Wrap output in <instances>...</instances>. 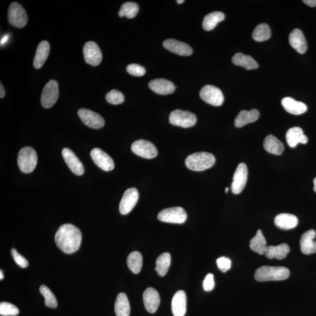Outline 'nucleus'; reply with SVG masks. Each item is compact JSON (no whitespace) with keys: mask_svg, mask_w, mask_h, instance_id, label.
<instances>
[{"mask_svg":"<svg viewBox=\"0 0 316 316\" xmlns=\"http://www.w3.org/2000/svg\"><path fill=\"white\" fill-rule=\"evenodd\" d=\"M248 179L247 166L244 163H240L233 176L232 184V192L235 194L241 193L244 189Z\"/></svg>","mask_w":316,"mask_h":316,"instance_id":"nucleus-13","label":"nucleus"},{"mask_svg":"<svg viewBox=\"0 0 316 316\" xmlns=\"http://www.w3.org/2000/svg\"><path fill=\"white\" fill-rule=\"evenodd\" d=\"M105 99L111 105H118L124 102V96L120 91L112 90L107 94Z\"/></svg>","mask_w":316,"mask_h":316,"instance_id":"nucleus-40","label":"nucleus"},{"mask_svg":"<svg viewBox=\"0 0 316 316\" xmlns=\"http://www.w3.org/2000/svg\"><path fill=\"white\" fill-rule=\"evenodd\" d=\"M215 286L214 275L212 273L207 275L203 281V287L204 290L207 291L213 290Z\"/></svg>","mask_w":316,"mask_h":316,"instance_id":"nucleus-44","label":"nucleus"},{"mask_svg":"<svg viewBox=\"0 0 316 316\" xmlns=\"http://www.w3.org/2000/svg\"><path fill=\"white\" fill-rule=\"evenodd\" d=\"M281 103L285 110L291 114H302L308 110V107L305 103L296 101L291 97H285L282 100Z\"/></svg>","mask_w":316,"mask_h":316,"instance_id":"nucleus-24","label":"nucleus"},{"mask_svg":"<svg viewBox=\"0 0 316 316\" xmlns=\"http://www.w3.org/2000/svg\"><path fill=\"white\" fill-rule=\"evenodd\" d=\"M225 19V15L220 11H214L204 18L203 21V29L207 31H211L217 24Z\"/></svg>","mask_w":316,"mask_h":316,"instance_id":"nucleus-32","label":"nucleus"},{"mask_svg":"<svg viewBox=\"0 0 316 316\" xmlns=\"http://www.w3.org/2000/svg\"><path fill=\"white\" fill-rule=\"evenodd\" d=\"M132 151L136 156L146 159H153L158 155V150L153 143L144 139H139L132 143Z\"/></svg>","mask_w":316,"mask_h":316,"instance_id":"nucleus-10","label":"nucleus"},{"mask_svg":"<svg viewBox=\"0 0 316 316\" xmlns=\"http://www.w3.org/2000/svg\"><path fill=\"white\" fill-rule=\"evenodd\" d=\"M85 61L89 65L97 66L102 61V53L98 45L95 42L89 41L83 47Z\"/></svg>","mask_w":316,"mask_h":316,"instance_id":"nucleus-14","label":"nucleus"},{"mask_svg":"<svg viewBox=\"0 0 316 316\" xmlns=\"http://www.w3.org/2000/svg\"><path fill=\"white\" fill-rule=\"evenodd\" d=\"M19 313V309L13 304L8 302L0 303V315L2 316H16Z\"/></svg>","mask_w":316,"mask_h":316,"instance_id":"nucleus-39","label":"nucleus"},{"mask_svg":"<svg viewBox=\"0 0 316 316\" xmlns=\"http://www.w3.org/2000/svg\"><path fill=\"white\" fill-rule=\"evenodd\" d=\"M158 218L165 223L183 224L187 219V213L181 207H174L163 210L158 214Z\"/></svg>","mask_w":316,"mask_h":316,"instance_id":"nucleus-6","label":"nucleus"},{"mask_svg":"<svg viewBox=\"0 0 316 316\" xmlns=\"http://www.w3.org/2000/svg\"><path fill=\"white\" fill-rule=\"evenodd\" d=\"M229 187H226V189H225V193H227L229 192Z\"/></svg>","mask_w":316,"mask_h":316,"instance_id":"nucleus-51","label":"nucleus"},{"mask_svg":"<svg viewBox=\"0 0 316 316\" xmlns=\"http://www.w3.org/2000/svg\"><path fill=\"white\" fill-rule=\"evenodd\" d=\"M9 23L18 28H23L28 23V16L19 3L12 2L8 12Z\"/></svg>","mask_w":316,"mask_h":316,"instance_id":"nucleus-5","label":"nucleus"},{"mask_svg":"<svg viewBox=\"0 0 316 316\" xmlns=\"http://www.w3.org/2000/svg\"><path fill=\"white\" fill-rule=\"evenodd\" d=\"M217 264L218 268L223 272H227L232 267V261L229 258L225 257L218 258L217 260Z\"/></svg>","mask_w":316,"mask_h":316,"instance_id":"nucleus-43","label":"nucleus"},{"mask_svg":"<svg viewBox=\"0 0 316 316\" xmlns=\"http://www.w3.org/2000/svg\"><path fill=\"white\" fill-rule=\"evenodd\" d=\"M114 311L117 316H129L130 305L129 299L125 293L118 294L114 305Z\"/></svg>","mask_w":316,"mask_h":316,"instance_id":"nucleus-30","label":"nucleus"},{"mask_svg":"<svg viewBox=\"0 0 316 316\" xmlns=\"http://www.w3.org/2000/svg\"><path fill=\"white\" fill-rule=\"evenodd\" d=\"M127 265L133 273L140 272L142 266V257L140 253L133 251L127 258Z\"/></svg>","mask_w":316,"mask_h":316,"instance_id":"nucleus-35","label":"nucleus"},{"mask_svg":"<svg viewBox=\"0 0 316 316\" xmlns=\"http://www.w3.org/2000/svg\"><path fill=\"white\" fill-rule=\"evenodd\" d=\"M250 247L252 250L260 255L265 254L267 249V243L262 231L258 230L256 235L250 242Z\"/></svg>","mask_w":316,"mask_h":316,"instance_id":"nucleus-33","label":"nucleus"},{"mask_svg":"<svg viewBox=\"0 0 316 316\" xmlns=\"http://www.w3.org/2000/svg\"><path fill=\"white\" fill-rule=\"evenodd\" d=\"M289 41L290 46L297 53L303 54L306 53L308 49V44L303 33L299 29H294L290 33Z\"/></svg>","mask_w":316,"mask_h":316,"instance_id":"nucleus-20","label":"nucleus"},{"mask_svg":"<svg viewBox=\"0 0 316 316\" xmlns=\"http://www.w3.org/2000/svg\"><path fill=\"white\" fill-rule=\"evenodd\" d=\"M79 117L85 125L93 129H102L105 121L101 115L86 108H81L78 112Z\"/></svg>","mask_w":316,"mask_h":316,"instance_id":"nucleus-11","label":"nucleus"},{"mask_svg":"<svg viewBox=\"0 0 316 316\" xmlns=\"http://www.w3.org/2000/svg\"><path fill=\"white\" fill-rule=\"evenodd\" d=\"M127 71L131 75L136 77H141L145 74V69L144 67L138 64H130L127 67Z\"/></svg>","mask_w":316,"mask_h":316,"instance_id":"nucleus-41","label":"nucleus"},{"mask_svg":"<svg viewBox=\"0 0 316 316\" xmlns=\"http://www.w3.org/2000/svg\"><path fill=\"white\" fill-rule=\"evenodd\" d=\"M82 236L80 230L71 224L62 225L56 233V244L63 253L71 254L80 247Z\"/></svg>","mask_w":316,"mask_h":316,"instance_id":"nucleus-1","label":"nucleus"},{"mask_svg":"<svg viewBox=\"0 0 316 316\" xmlns=\"http://www.w3.org/2000/svg\"><path fill=\"white\" fill-rule=\"evenodd\" d=\"M316 232L310 230L303 234L300 241V250L304 254L310 255L316 252V242L315 241Z\"/></svg>","mask_w":316,"mask_h":316,"instance_id":"nucleus-21","label":"nucleus"},{"mask_svg":"<svg viewBox=\"0 0 316 316\" xmlns=\"http://www.w3.org/2000/svg\"><path fill=\"white\" fill-rule=\"evenodd\" d=\"M263 148L269 153L276 156H280L284 150L283 143L272 135L267 136L264 139Z\"/></svg>","mask_w":316,"mask_h":316,"instance_id":"nucleus-28","label":"nucleus"},{"mask_svg":"<svg viewBox=\"0 0 316 316\" xmlns=\"http://www.w3.org/2000/svg\"><path fill=\"white\" fill-rule=\"evenodd\" d=\"M143 302L146 310L151 314H154L160 305L159 294L155 289L148 288L143 293Z\"/></svg>","mask_w":316,"mask_h":316,"instance_id":"nucleus-17","label":"nucleus"},{"mask_svg":"<svg viewBox=\"0 0 316 316\" xmlns=\"http://www.w3.org/2000/svg\"><path fill=\"white\" fill-rule=\"evenodd\" d=\"M39 290L44 297L45 306L49 307V308H56L57 306V299L50 288H48L47 286L42 285L39 288Z\"/></svg>","mask_w":316,"mask_h":316,"instance_id":"nucleus-38","label":"nucleus"},{"mask_svg":"<svg viewBox=\"0 0 316 316\" xmlns=\"http://www.w3.org/2000/svg\"><path fill=\"white\" fill-rule=\"evenodd\" d=\"M172 312L174 316H184L186 312V295L184 290L176 292L172 300Z\"/></svg>","mask_w":316,"mask_h":316,"instance_id":"nucleus-22","label":"nucleus"},{"mask_svg":"<svg viewBox=\"0 0 316 316\" xmlns=\"http://www.w3.org/2000/svg\"><path fill=\"white\" fill-rule=\"evenodd\" d=\"M232 62L236 66L243 67L247 70L256 69L258 64L250 56L242 53H237L232 57Z\"/></svg>","mask_w":316,"mask_h":316,"instance_id":"nucleus-31","label":"nucleus"},{"mask_svg":"<svg viewBox=\"0 0 316 316\" xmlns=\"http://www.w3.org/2000/svg\"><path fill=\"white\" fill-rule=\"evenodd\" d=\"M290 270L284 266H263L257 269L255 279L257 281H283L290 277Z\"/></svg>","mask_w":316,"mask_h":316,"instance_id":"nucleus-2","label":"nucleus"},{"mask_svg":"<svg viewBox=\"0 0 316 316\" xmlns=\"http://www.w3.org/2000/svg\"><path fill=\"white\" fill-rule=\"evenodd\" d=\"M303 2L311 7H315L316 6V0H304Z\"/></svg>","mask_w":316,"mask_h":316,"instance_id":"nucleus-45","label":"nucleus"},{"mask_svg":"<svg viewBox=\"0 0 316 316\" xmlns=\"http://www.w3.org/2000/svg\"><path fill=\"white\" fill-rule=\"evenodd\" d=\"M139 12V6L136 3L127 2L121 6L119 11L120 17H126L128 18H134Z\"/></svg>","mask_w":316,"mask_h":316,"instance_id":"nucleus-37","label":"nucleus"},{"mask_svg":"<svg viewBox=\"0 0 316 316\" xmlns=\"http://www.w3.org/2000/svg\"><path fill=\"white\" fill-rule=\"evenodd\" d=\"M271 36V31L268 24H261L255 27L253 33V38L255 41L263 42Z\"/></svg>","mask_w":316,"mask_h":316,"instance_id":"nucleus-36","label":"nucleus"},{"mask_svg":"<svg viewBox=\"0 0 316 316\" xmlns=\"http://www.w3.org/2000/svg\"><path fill=\"white\" fill-rule=\"evenodd\" d=\"M62 154L67 165L74 174L81 176L84 174L83 164L73 151L68 148H65L63 149Z\"/></svg>","mask_w":316,"mask_h":316,"instance_id":"nucleus-16","label":"nucleus"},{"mask_svg":"<svg viewBox=\"0 0 316 316\" xmlns=\"http://www.w3.org/2000/svg\"><path fill=\"white\" fill-rule=\"evenodd\" d=\"M163 47L172 53L181 56H190L193 50L189 45L174 39H166L163 43Z\"/></svg>","mask_w":316,"mask_h":316,"instance_id":"nucleus-18","label":"nucleus"},{"mask_svg":"<svg viewBox=\"0 0 316 316\" xmlns=\"http://www.w3.org/2000/svg\"><path fill=\"white\" fill-rule=\"evenodd\" d=\"M3 279H4V274H3L2 270H0V279H1V280H2Z\"/></svg>","mask_w":316,"mask_h":316,"instance_id":"nucleus-48","label":"nucleus"},{"mask_svg":"<svg viewBox=\"0 0 316 316\" xmlns=\"http://www.w3.org/2000/svg\"><path fill=\"white\" fill-rule=\"evenodd\" d=\"M50 53V45L47 41H43L39 43L36 50L33 66L36 69H40L47 59Z\"/></svg>","mask_w":316,"mask_h":316,"instance_id":"nucleus-25","label":"nucleus"},{"mask_svg":"<svg viewBox=\"0 0 316 316\" xmlns=\"http://www.w3.org/2000/svg\"><path fill=\"white\" fill-rule=\"evenodd\" d=\"M215 162L213 155L200 152L190 155L185 160V165L191 171L200 172L211 168Z\"/></svg>","mask_w":316,"mask_h":316,"instance_id":"nucleus-3","label":"nucleus"},{"mask_svg":"<svg viewBox=\"0 0 316 316\" xmlns=\"http://www.w3.org/2000/svg\"><path fill=\"white\" fill-rule=\"evenodd\" d=\"M314 190L316 193V177L314 179Z\"/></svg>","mask_w":316,"mask_h":316,"instance_id":"nucleus-49","label":"nucleus"},{"mask_svg":"<svg viewBox=\"0 0 316 316\" xmlns=\"http://www.w3.org/2000/svg\"><path fill=\"white\" fill-rule=\"evenodd\" d=\"M149 87L153 92L160 95H170L175 90L174 84L165 79H157L151 80L149 83Z\"/></svg>","mask_w":316,"mask_h":316,"instance_id":"nucleus-19","label":"nucleus"},{"mask_svg":"<svg viewBox=\"0 0 316 316\" xmlns=\"http://www.w3.org/2000/svg\"><path fill=\"white\" fill-rule=\"evenodd\" d=\"M59 86L56 80H51L44 87L41 95V104L45 108L53 107L59 97Z\"/></svg>","mask_w":316,"mask_h":316,"instance_id":"nucleus-8","label":"nucleus"},{"mask_svg":"<svg viewBox=\"0 0 316 316\" xmlns=\"http://www.w3.org/2000/svg\"><path fill=\"white\" fill-rule=\"evenodd\" d=\"M169 123L173 126L190 128L195 125L197 118L195 114L190 111L175 110L170 114Z\"/></svg>","mask_w":316,"mask_h":316,"instance_id":"nucleus-7","label":"nucleus"},{"mask_svg":"<svg viewBox=\"0 0 316 316\" xmlns=\"http://www.w3.org/2000/svg\"><path fill=\"white\" fill-rule=\"evenodd\" d=\"M90 156L96 165L103 171L108 172L114 169V163L113 160L101 149L98 148L93 149L91 151Z\"/></svg>","mask_w":316,"mask_h":316,"instance_id":"nucleus-15","label":"nucleus"},{"mask_svg":"<svg viewBox=\"0 0 316 316\" xmlns=\"http://www.w3.org/2000/svg\"><path fill=\"white\" fill-rule=\"evenodd\" d=\"M290 248L287 244H281L276 246H268L267 247L265 255L268 259L276 258L277 260H283L290 253Z\"/></svg>","mask_w":316,"mask_h":316,"instance_id":"nucleus-29","label":"nucleus"},{"mask_svg":"<svg viewBox=\"0 0 316 316\" xmlns=\"http://www.w3.org/2000/svg\"><path fill=\"white\" fill-rule=\"evenodd\" d=\"M184 0H177V1H176V2H177L179 4H182V3H184Z\"/></svg>","mask_w":316,"mask_h":316,"instance_id":"nucleus-50","label":"nucleus"},{"mask_svg":"<svg viewBox=\"0 0 316 316\" xmlns=\"http://www.w3.org/2000/svg\"><path fill=\"white\" fill-rule=\"evenodd\" d=\"M0 86H1V87H0V89H1V92H0V97L2 99L4 98L5 95V91L1 83L0 84Z\"/></svg>","mask_w":316,"mask_h":316,"instance_id":"nucleus-47","label":"nucleus"},{"mask_svg":"<svg viewBox=\"0 0 316 316\" xmlns=\"http://www.w3.org/2000/svg\"><path fill=\"white\" fill-rule=\"evenodd\" d=\"M276 227L283 230L294 229L298 224V219L295 215L288 213L279 214L275 218Z\"/></svg>","mask_w":316,"mask_h":316,"instance_id":"nucleus-27","label":"nucleus"},{"mask_svg":"<svg viewBox=\"0 0 316 316\" xmlns=\"http://www.w3.org/2000/svg\"><path fill=\"white\" fill-rule=\"evenodd\" d=\"M37 161V154L31 147L23 148L18 153V165L20 171L25 174H29L34 171Z\"/></svg>","mask_w":316,"mask_h":316,"instance_id":"nucleus-4","label":"nucleus"},{"mask_svg":"<svg viewBox=\"0 0 316 316\" xmlns=\"http://www.w3.org/2000/svg\"><path fill=\"white\" fill-rule=\"evenodd\" d=\"M260 117V112L256 109L250 111L242 110L237 115L235 124L237 128H241L248 124L255 122Z\"/></svg>","mask_w":316,"mask_h":316,"instance_id":"nucleus-26","label":"nucleus"},{"mask_svg":"<svg viewBox=\"0 0 316 316\" xmlns=\"http://www.w3.org/2000/svg\"><path fill=\"white\" fill-rule=\"evenodd\" d=\"M200 97L203 101L213 106L223 104L224 97L221 90L212 85H206L200 92Z\"/></svg>","mask_w":316,"mask_h":316,"instance_id":"nucleus-9","label":"nucleus"},{"mask_svg":"<svg viewBox=\"0 0 316 316\" xmlns=\"http://www.w3.org/2000/svg\"><path fill=\"white\" fill-rule=\"evenodd\" d=\"M11 255L13 257L15 262L18 264L21 268H25L28 266V261L26 260V258L22 256L18 253L17 251L15 248L12 249Z\"/></svg>","mask_w":316,"mask_h":316,"instance_id":"nucleus-42","label":"nucleus"},{"mask_svg":"<svg viewBox=\"0 0 316 316\" xmlns=\"http://www.w3.org/2000/svg\"><path fill=\"white\" fill-rule=\"evenodd\" d=\"M139 199V193L134 187L128 189L123 194L119 205L120 213L127 215L134 208Z\"/></svg>","mask_w":316,"mask_h":316,"instance_id":"nucleus-12","label":"nucleus"},{"mask_svg":"<svg viewBox=\"0 0 316 316\" xmlns=\"http://www.w3.org/2000/svg\"><path fill=\"white\" fill-rule=\"evenodd\" d=\"M9 38H10V35L6 34L3 36V37L1 39V47L2 46V45H4L6 43H7V41L9 40Z\"/></svg>","mask_w":316,"mask_h":316,"instance_id":"nucleus-46","label":"nucleus"},{"mask_svg":"<svg viewBox=\"0 0 316 316\" xmlns=\"http://www.w3.org/2000/svg\"><path fill=\"white\" fill-rule=\"evenodd\" d=\"M286 139L289 146L294 148L299 143L306 144L308 142V138L304 134L303 131L301 128L295 127L289 130L286 134Z\"/></svg>","mask_w":316,"mask_h":316,"instance_id":"nucleus-23","label":"nucleus"},{"mask_svg":"<svg viewBox=\"0 0 316 316\" xmlns=\"http://www.w3.org/2000/svg\"><path fill=\"white\" fill-rule=\"evenodd\" d=\"M171 263V255L168 253H163L158 257L155 269L160 276H164L168 272Z\"/></svg>","mask_w":316,"mask_h":316,"instance_id":"nucleus-34","label":"nucleus"}]
</instances>
